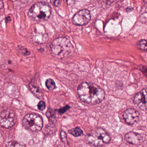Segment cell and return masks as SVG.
Listing matches in <instances>:
<instances>
[{"instance_id":"obj_1","label":"cell","mask_w":147,"mask_h":147,"mask_svg":"<svg viewBox=\"0 0 147 147\" xmlns=\"http://www.w3.org/2000/svg\"><path fill=\"white\" fill-rule=\"evenodd\" d=\"M77 93L82 101L89 105H97L104 100L105 91L92 82H83L78 87Z\"/></svg>"},{"instance_id":"obj_2","label":"cell","mask_w":147,"mask_h":147,"mask_svg":"<svg viewBox=\"0 0 147 147\" xmlns=\"http://www.w3.org/2000/svg\"><path fill=\"white\" fill-rule=\"evenodd\" d=\"M52 56L58 59H63L73 53L74 46L70 40L65 37L55 39L50 45Z\"/></svg>"},{"instance_id":"obj_3","label":"cell","mask_w":147,"mask_h":147,"mask_svg":"<svg viewBox=\"0 0 147 147\" xmlns=\"http://www.w3.org/2000/svg\"><path fill=\"white\" fill-rule=\"evenodd\" d=\"M52 13L51 7L45 2H38L31 7L27 13L33 21L42 22L48 20Z\"/></svg>"},{"instance_id":"obj_4","label":"cell","mask_w":147,"mask_h":147,"mask_svg":"<svg viewBox=\"0 0 147 147\" xmlns=\"http://www.w3.org/2000/svg\"><path fill=\"white\" fill-rule=\"evenodd\" d=\"M111 140L109 134L104 129L98 128L92 131L87 137V140L90 144L96 147L103 146Z\"/></svg>"},{"instance_id":"obj_5","label":"cell","mask_w":147,"mask_h":147,"mask_svg":"<svg viewBox=\"0 0 147 147\" xmlns=\"http://www.w3.org/2000/svg\"><path fill=\"white\" fill-rule=\"evenodd\" d=\"M23 127L26 129L33 131L41 130L43 125V119L39 115L29 114L24 117L22 121Z\"/></svg>"},{"instance_id":"obj_6","label":"cell","mask_w":147,"mask_h":147,"mask_svg":"<svg viewBox=\"0 0 147 147\" xmlns=\"http://www.w3.org/2000/svg\"><path fill=\"white\" fill-rule=\"evenodd\" d=\"M16 117L11 110H4L0 114V124L2 127L8 129L12 127L16 123Z\"/></svg>"},{"instance_id":"obj_7","label":"cell","mask_w":147,"mask_h":147,"mask_svg":"<svg viewBox=\"0 0 147 147\" xmlns=\"http://www.w3.org/2000/svg\"><path fill=\"white\" fill-rule=\"evenodd\" d=\"M90 11L87 9H82L75 13L72 19L74 24L79 26L86 25L91 20Z\"/></svg>"},{"instance_id":"obj_8","label":"cell","mask_w":147,"mask_h":147,"mask_svg":"<svg viewBox=\"0 0 147 147\" xmlns=\"http://www.w3.org/2000/svg\"><path fill=\"white\" fill-rule=\"evenodd\" d=\"M135 106L142 110H147V88H144L136 94L133 100Z\"/></svg>"},{"instance_id":"obj_9","label":"cell","mask_w":147,"mask_h":147,"mask_svg":"<svg viewBox=\"0 0 147 147\" xmlns=\"http://www.w3.org/2000/svg\"><path fill=\"white\" fill-rule=\"evenodd\" d=\"M123 117L126 123L130 125H134L139 121V113L135 109L129 108L124 112Z\"/></svg>"},{"instance_id":"obj_10","label":"cell","mask_w":147,"mask_h":147,"mask_svg":"<svg viewBox=\"0 0 147 147\" xmlns=\"http://www.w3.org/2000/svg\"><path fill=\"white\" fill-rule=\"evenodd\" d=\"M125 139L126 142L133 145H139L143 142V138L141 135L133 131L128 132L125 135Z\"/></svg>"},{"instance_id":"obj_11","label":"cell","mask_w":147,"mask_h":147,"mask_svg":"<svg viewBox=\"0 0 147 147\" xmlns=\"http://www.w3.org/2000/svg\"><path fill=\"white\" fill-rule=\"evenodd\" d=\"M29 88L31 92L38 98L42 99L43 97V93L42 89L35 84L30 82L29 84Z\"/></svg>"},{"instance_id":"obj_12","label":"cell","mask_w":147,"mask_h":147,"mask_svg":"<svg viewBox=\"0 0 147 147\" xmlns=\"http://www.w3.org/2000/svg\"><path fill=\"white\" fill-rule=\"evenodd\" d=\"M139 20L142 23H147V4L140 13Z\"/></svg>"},{"instance_id":"obj_13","label":"cell","mask_w":147,"mask_h":147,"mask_svg":"<svg viewBox=\"0 0 147 147\" xmlns=\"http://www.w3.org/2000/svg\"><path fill=\"white\" fill-rule=\"evenodd\" d=\"M68 132L75 137L80 136L83 135L82 130L80 127H76L68 131Z\"/></svg>"},{"instance_id":"obj_14","label":"cell","mask_w":147,"mask_h":147,"mask_svg":"<svg viewBox=\"0 0 147 147\" xmlns=\"http://www.w3.org/2000/svg\"><path fill=\"white\" fill-rule=\"evenodd\" d=\"M46 88L50 91H53L56 88V84L53 79L51 78L46 80L45 81Z\"/></svg>"},{"instance_id":"obj_15","label":"cell","mask_w":147,"mask_h":147,"mask_svg":"<svg viewBox=\"0 0 147 147\" xmlns=\"http://www.w3.org/2000/svg\"><path fill=\"white\" fill-rule=\"evenodd\" d=\"M137 46L140 49L144 51H147V41L145 39H142L138 41Z\"/></svg>"},{"instance_id":"obj_16","label":"cell","mask_w":147,"mask_h":147,"mask_svg":"<svg viewBox=\"0 0 147 147\" xmlns=\"http://www.w3.org/2000/svg\"><path fill=\"white\" fill-rule=\"evenodd\" d=\"M18 49L19 51L24 56H28L31 54L30 52L26 48H24L21 45L18 46Z\"/></svg>"},{"instance_id":"obj_17","label":"cell","mask_w":147,"mask_h":147,"mask_svg":"<svg viewBox=\"0 0 147 147\" xmlns=\"http://www.w3.org/2000/svg\"><path fill=\"white\" fill-rule=\"evenodd\" d=\"M7 147H26L24 144L13 142H10L7 144Z\"/></svg>"},{"instance_id":"obj_18","label":"cell","mask_w":147,"mask_h":147,"mask_svg":"<svg viewBox=\"0 0 147 147\" xmlns=\"http://www.w3.org/2000/svg\"><path fill=\"white\" fill-rule=\"evenodd\" d=\"M70 107L68 105H67L66 106L64 107L61 108V109H59L58 110V113L60 114H62L63 113H65L70 108Z\"/></svg>"},{"instance_id":"obj_19","label":"cell","mask_w":147,"mask_h":147,"mask_svg":"<svg viewBox=\"0 0 147 147\" xmlns=\"http://www.w3.org/2000/svg\"><path fill=\"white\" fill-rule=\"evenodd\" d=\"M46 107L45 104L43 101H40L38 104V107L40 111H43Z\"/></svg>"},{"instance_id":"obj_20","label":"cell","mask_w":147,"mask_h":147,"mask_svg":"<svg viewBox=\"0 0 147 147\" xmlns=\"http://www.w3.org/2000/svg\"><path fill=\"white\" fill-rule=\"evenodd\" d=\"M61 138L62 141L66 143L67 141V134L65 133L63 131H61Z\"/></svg>"},{"instance_id":"obj_21","label":"cell","mask_w":147,"mask_h":147,"mask_svg":"<svg viewBox=\"0 0 147 147\" xmlns=\"http://www.w3.org/2000/svg\"><path fill=\"white\" fill-rule=\"evenodd\" d=\"M61 1H54V5L56 7H59L61 5Z\"/></svg>"},{"instance_id":"obj_22","label":"cell","mask_w":147,"mask_h":147,"mask_svg":"<svg viewBox=\"0 0 147 147\" xmlns=\"http://www.w3.org/2000/svg\"><path fill=\"white\" fill-rule=\"evenodd\" d=\"M133 8L131 7H127V9H126V11L127 12H129L131 11H132V10H133Z\"/></svg>"},{"instance_id":"obj_23","label":"cell","mask_w":147,"mask_h":147,"mask_svg":"<svg viewBox=\"0 0 147 147\" xmlns=\"http://www.w3.org/2000/svg\"><path fill=\"white\" fill-rule=\"evenodd\" d=\"M10 20H11V19H10V17H7V18H6V19H5L6 22H7H7H8V21H10Z\"/></svg>"},{"instance_id":"obj_24","label":"cell","mask_w":147,"mask_h":147,"mask_svg":"<svg viewBox=\"0 0 147 147\" xmlns=\"http://www.w3.org/2000/svg\"><path fill=\"white\" fill-rule=\"evenodd\" d=\"M2 2H3L2 1H1V6H0V7H1V8H2V7H3V3H2Z\"/></svg>"}]
</instances>
